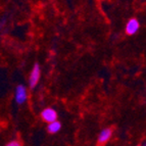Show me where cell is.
Listing matches in <instances>:
<instances>
[{
  "label": "cell",
  "mask_w": 146,
  "mask_h": 146,
  "mask_svg": "<svg viewBox=\"0 0 146 146\" xmlns=\"http://www.w3.org/2000/svg\"><path fill=\"white\" fill-rule=\"evenodd\" d=\"M21 145H22V143H20L17 140H12V141L7 143V146H21Z\"/></svg>",
  "instance_id": "7"
},
{
  "label": "cell",
  "mask_w": 146,
  "mask_h": 146,
  "mask_svg": "<svg viewBox=\"0 0 146 146\" xmlns=\"http://www.w3.org/2000/svg\"><path fill=\"white\" fill-rule=\"evenodd\" d=\"M28 98V92L26 87L23 85L17 86L15 89V101L19 104H23L24 102H26V100Z\"/></svg>",
  "instance_id": "4"
},
{
  "label": "cell",
  "mask_w": 146,
  "mask_h": 146,
  "mask_svg": "<svg viewBox=\"0 0 146 146\" xmlns=\"http://www.w3.org/2000/svg\"><path fill=\"white\" fill-rule=\"evenodd\" d=\"M40 76H41V68L38 63H36L34 66H33V70H32L31 74H30L29 77V85L30 87L33 89L37 86L38 82L40 80Z\"/></svg>",
  "instance_id": "1"
},
{
  "label": "cell",
  "mask_w": 146,
  "mask_h": 146,
  "mask_svg": "<svg viewBox=\"0 0 146 146\" xmlns=\"http://www.w3.org/2000/svg\"><path fill=\"white\" fill-rule=\"evenodd\" d=\"M60 129H61V124L57 119H55V121H53V122H51V123H49L48 127H47V131H48L50 134H55V133L60 131Z\"/></svg>",
  "instance_id": "6"
},
{
  "label": "cell",
  "mask_w": 146,
  "mask_h": 146,
  "mask_svg": "<svg viewBox=\"0 0 146 146\" xmlns=\"http://www.w3.org/2000/svg\"><path fill=\"white\" fill-rule=\"evenodd\" d=\"M112 136V130L110 128H106L103 129L102 131L100 132L97 138V144L98 145H104L107 142L110 141V138Z\"/></svg>",
  "instance_id": "5"
},
{
  "label": "cell",
  "mask_w": 146,
  "mask_h": 146,
  "mask_svg": "<svg viewBox=\"0 0 146 146\" xmlns=\"http://www.w3.org/2000/svg\"><path fill=\"white\" fill-rule=\"evenodd\" d=\"M139 29H140V23L137 19L132 17L128 21L126 25V33L128 35H130V36L135 35L139 31Z\"/></svg>",
  "instance_id": "2"
},
{
  "label": "cell",
  "mask_w": 146,
  "mask_h": 146,
  "mask_svg": "<svg viewBox=\"0 0 146 146\" xmlns=\"http://www.w3.org/2000/svg\"><path fill=\"white\" fill-rule=\"evenodd\" d=\"M41 117L44 122H46L49 124V123H51V122H53V121H55V119H57V112H56L53 108H51V107H47V108L42 110Z\"/></svg>",
  "instance_id": "3"
}]
</instances>
